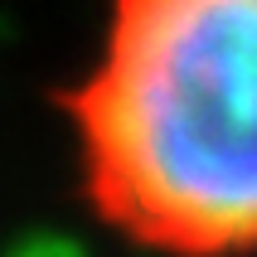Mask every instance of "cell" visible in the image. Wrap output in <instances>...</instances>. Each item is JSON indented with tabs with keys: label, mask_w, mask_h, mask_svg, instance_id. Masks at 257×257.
Wrapping results in <instances>:
<instances>
[{
	"label": "cell",
	"mask_w": 257,
	"mask_h": 257,
	"mask_svg": "<svg viewBox=\"0 0 257 257\" xmlns=\"http://www.w3.org/2000/svg\"><path fill=\"white\" fill-rule=\"evenodd\" d=\"M58 112L102 233L146 257H257V0H107Z\"/></svg>",
	"instance_id": "6da1fadb"
}]
</instances>
